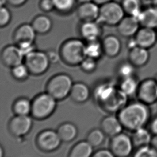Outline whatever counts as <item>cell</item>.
Masks as SVG:
<instances>
[{
  "label": "cell",
  "instance_id": "obj_40",
  "mask_svg": "<svg viewBox=\"0 0 157 157\" xmlns=\"http://www.w3.org/2000/svg\"><path fill=\"white\" fill-rule=\"evenodd\" d=\"M92 157H116L110 150L102 149L97 151Z\"/></svg>",
  "mask_w": 157,
  "mask_h": 157
},
{
  "label": "cell",
  "instance_id": "obj_43",
  "mask_svg": "<svg viewBox=\"0 0 157 157\" xmlns=\"http://www.w3.org/2000/svg\"><path fill=\"white\" fill-rule=\"evenodd\" d=\"M150 145L157 152V135H154L152 138Z\"/></svg>",
  "mask_w": 157,
  "mask_h": 157
},
{
  "label": "cell",
  "instance_id": "obj_22",
  "mask_svg": "<svg viewBox=\"0 0 157 157\" xmlns=\"http://www.w3.org/2000/svg\"><path fill=\"white\" fill-rule=\"evenodd\" d=\"M131 137L134 147L136 148L150 145L152 138L150 130H149L145 127L132 132Z\"/></svg>",
  "mask_w": 157,
  "mask_h": 157
},
{
  "label": "cell",
  "instance_id": "obj_5",
  "mask_svg": "<svg viewBox=\"0 0 157 157\" xmlns=\"http://www.w3.org/2000/svg\"><path fill=\"white\" fill-rule=\"evenodd\" d=\"M125 13L121 3L115 1L101 6L97 21L109 26H117L125 16Z\"/></svg>",
  "mask_w": 157,
  "mask_h": 157
},
{
  "label": "cell",
  "instance_id": "obj_26",
  "mask_svg": "<svg viewBox=\"0 0 157 157\" xmlns=\"http://www.w3.org/2000/svg\"><path fill=\"white\" fill-rule=\"evenodd\" d=\"M140 83L136 75L121 79L120 89L128 97L136 95Z\"/></svg>",
  "mask_w": 157,
  "mask_h": 157
},
{
  "label": "cell",
  "instance_id": "obj_14",
  "mask_svg": "<svg viewBox=\"0 0 157 157\" xmlns=\"http://www.w3.org/2000/svg\"><path fill=\"white\" fill-rule=\"evenodd\" d=\"M150 59V53L148 49L139 46L129 50L128 61L136 68H141L147 65Z\"/></svg>",
  "mask_w": 157,
  "mask_h": 157
},
{
  "label": "cell",
  "instance_id": "obj_48",
  "mask_svg": "<svg viewBox=\"0 0 157 157\" xmlns=\"http://www.w3.org/2000/svg\"><path fill=\"white\" fill-rule=\"evenodd\" d=\"M0 152H1L0 157H3V150L2 149V147H1V149H0Z\"/></svg>",
  "mask_w": 157,
  "mask_h": 157
},
{
  "label": "cell",
  "instance_id": "obj_32",
  "mask_svg": "<svg viewBox=\"0 0 157 157\" xmlns=\"http://www.w3.org/2000/svg\"><path fill=\"white\" fill-rule=\"evenodd\" d=\"M55 9L60 13H70L74 8L77 0H53Z\"/></svg>",
  "mask_w": 157,
  "mask_h": 157
},
{
  "label": "cell",
  "instance_id": "obj_20",
  "mask_svg": "<svg viewBox=\"0 0 157 157\" xmlns=\"http://www.w3.org/2000/svg\"><path fill=\"white\" fill-rule=\"evenodd\" d=\"M137 18L141 26L157 30V9L153 6L144 8Z\"/></svg>",
  "mask_w": 157,
  "mask_h": 157
},
{
  "label": "cell",
  "instance_id": "obj_38",
  "mask_svg": "<svg viewBox=\"0 0 157 157\" xmlns=\"http://www.w3.org/2000/svg\"><path fill=\"white\" fill-rule=\"evenodd\" d=\"M39 6L43 11L46 13H49L55 9L53 0H41Z\"/></svg>",
  "mask_w": 157,
  "mask_h": 157
},
{
  "label": "cell",
  "instance_id": "obj_7",
  "mask_svg": "<svg viewBox=\"0 0 157 157\" xmlns=\"http://www.w3.org/2000/svg\"><path fill=\"white\" fill-rule=\"evenodd\" d=\"M134 147L132 137L127 134L121 132L111 138L110 150L116 157H129Z\"/></svg>",
  "mask_w": 157,
  "mask_h": 157
},
{
  "label": "cell",
  "instance_id": "obj_6",
  "mask_svg": "<svg viewBox=\"0 0 157 157\" xmlns=\"http://www.w3.org/2000/svg\"><path fill=\"white\" fill-rule=\"evenodd\" d=\"M50 64L47 53L42 51L36 50L25 57V64L31 74H43L48 69Z\"/></svg>",
  "mask_w": 157,
  "mask_h": 157
},
{
  "label": "cell",
  "instance_id": "obj_41",
  "mask_svg": "<svg viewBox=\"0 0 157 157\" xmlns=\"http://www.w3.org/2000/svg\"><path fill=\"white\" fill-rule=\"evenodd\" d=\"M150 131L154 135H157V116L151 120L150 125Z\"/></svg>",
  "mask_w": 157,
  "mask_h": 157
},
{
  "label": "cell",
  "instance_id": "obj_13",
  "mask_svg": "<svg viewBox=\"0 0 157 157\" xmlns=\"http://www.w3.org/2000/svg\"><path fill=\"white\" fill-rule=\"evenodd\" d=\"M140 26L137 17L127 15L117 24V30L121 36L130 38L135 36Z\"/></svg>",
  "mask_w": 157,
  "mask_h": 157
},
{
  "label": "cell",
  "instance_id": "obj_23",
  "mask_svg": "<svg viewBox=\"0 0 157 157\" xmlns=\"http://www.w3.org/2000/svg\"><path fill=\"white\" fill-rule=\"evenodd\" d=\"M57 132L62 142L66 143L70 142L75 139L78 134L76 127L70 123L61 124L57 129Z\"/></svg>",
  "mask_w": 157,
  "mask_h": 157
},
{
  "label": "cell",
  "instance_id": "obj_21",
  "mask_svg": "<svg viewBox=\"0 0 157 157\" xmlns=\"http://www.w3.org/2000/svg\"><path fill=\"white\" fill-rule=\"evenodd\" d=\"M69 96L75 102L82 103L89 99L90 96V91L89 88L85 83H76L72 86Z\"/></svg>",
  "mask_w": 157,
  "mask_h": 157
},
{
  "label": "cell",
  "instance_id": "obj_45",
  "mask_svg": "<svg viewBox=\"0 0 157 157\" xmlns=\"http://www.w3.org/2000/svg\"><path fill=\"white\" fill-rule=\"evenodd\" d=\"M151 6L157 9V0H151Z\"/></svg>",
  "mask_w": 157,
  "mask_h": 157
},
{
  "label": "cell",
  "instance_id": "obj_24",
  "mask_svg": "<svg viewBox=\"0 0 157 157\" xmlns=\"http://www.w3.org/2000/svg\"><path fill=\"white\" fill-rule=\"evenodd\" d=\"M94 147L86 141L77 143L71 150L69 157H92Z\"/></svg>",
  "mask_w": 157,
  "mask_h": 157
},
{
  "label": "cell",
  "instance_id": "obj_18",
  "mask_svg": "<svg viewBox=\"0 0 157 157\" xmlns=\"http://www.w3.org/2000/svg\"><path fill=\"white\" fill-rule=\"evenodd\" d=\"M36 32L32 25L24 24L19 26L13 34V40L17 45L23 42H34Z\"/></svg>",
  "mask_w": 157,
  "mask_h": 157
},
{
  "label": "cell",
  "instance_id": "obj_33",
  "mask_svg": "<svg viewBox=\"0 0 157 157\" xmlns=\"http://www.w3.org/2000/svg\"><path fill=\"white\" fill-rule=\"evenodd\" d=\"M11 73L13 77L19 81L25 80L30 74L27 66L25 64L23 63L12 68Z\"/></svg>",
  "mask_w": 157,
  "mask_h": 157
},
{
  "label": "cell",
  "instance_id": "obj_34",
  "mask_svg": "<svg viewBox=\"0 0 157 157\" xmlns=\"http://www.w3.org/2000/svg\"><path fill=\"white\" fill-rule=\"evenodd\" d=\"M132 157H157V152L149 145L137 148Z\"/></svg>",
  "mask_w": 157,
  "mask_h": 157
},
{
  "label": "cell",
  "instance_id": "obj_50",
  "mask_svg": "<svg viewBox=\"0 0 157 157\" xmlns=\"http://www.w3.org/2000/svg\"></svg>",
  "mask_w": 157,
  "mask_h": 157
},
{
  "label": "cell",
  "instance_id": "obj_8",
  "mask_svg": "<svg viewBox=\"0 0 157 157\" xmlns=\"http://www.w3.org/2000/svg\"><path fill=\"white\" fill-rule=\"evenodd\" d=\"M136 96L138 101L148 106L157 101V81L155 78H147L140 81Z\"/></svg>",
  "mask_w": 157,
  "mask_h": 157
},
{
  "label": "cell",
  "instance_id": "obj_44",
  "mask_svg": "<svg viewBox=\"0 0 157 157\" xmlns=\"http://www.w3.org/2000/svg\"><path fill=\"white\" fill-rule=\"evenodd\" d=\"M113 1V0H93V2L96 3V4H98L99 6H102Z\"/></svg>",
  "mask_w": 157,
  "mask_h": 157
},
{
  "label": "cell",
  "instance_id": "obj_49",
  "mask_svg": "<svg viewBox=\"0 0 157 157\" xmlns=\"http://www.w3.org/2000/svg\"><path fill=\"white\" fill-rule=\"evenodd\" d=\"M155 80H156L157 81V75L156 76V77H155Z\"/></svg>",
  "mask_w": 157,
  "mask_h": 157
},
{
  "label": "cell",
  "instance_id": "obj_17",
  "mask_svg": "<svg viewBox=\"0 0 157 157\" xmlns=\"http://www.w3.org/2000/svg\"><path fill=\"white\" fill-rule=\"evenodd\" d=\"M101 128L106 135L111 138L121 133L123 129L118 117L112 115L106 116L102 119Z\"/></svg>",
  "mask_w": 157,
  "mask_h": 157
},
{
  "label": "cell",
  "instance_id": "obj_47",
  "mask_svg": "<svg viewBox=\"0 0 157 157\" xmlns=\"http://www.w3.org/2000/svg\"><path fill=\"white\" fill-rule=\"evenodd\" d=\"M7 2V0H0V4L1 6H5V4H6Z\"/></svg>",
  "mask_w": 157,
  "mask_h": 157
},
{
  "label": "cell",
  "instance_id": "obj_39",
  "mask_svg": "<svg viewBox=\"0 0 157 157\" xmlns=\"http://www.w3.org/2000/svg\"><path fill=\"white\" fill-rule=\"evenodd\" d=\"M47 56L48 58L50 63L56 64L59 61L60 59H61L60 53H57L56 51L54 50L48 51L47 53Z\"/></svg>",
  "mask_w": 157,
  "mask_h": 157
},
{
  "label": "cell",
  "instance_id": "obj_28",
  "mask_svg": "<svg viewBox=\"0 0 157 157\" xmlns=\"http://www.w3.org/2000/svg\"><path fill=\"white\" fill-rule=\"evenodd\" d=\"M85 51L86 57L98 60L104 53L102 42H100L99 40L87 42L86 44Z\"/></svg>",
  "mask_w": 157,
  "mask_h": 157
},
{
  "label": "cell",
  "instance_id": "obj_15",
  "mask_svg": "<svg viewBox=\"0 0 157 157\" xmlns=\"http://www.w3.org/2000/svg\"><path fill=\"white\" fill-rule=\"evenodd\" d=\"M100 7L96 3L92 2L82 3L77 9V15L83 22L97 21L98 19Z\"/></svg>",
  "mask_w": 157,
  "mask_h": 157
},
{
  "label": "cell",
  "instance_id": "obj_2",
  "mask_svg": "<svg viewBox=\"0 0 157 157\" xmlns=\"http://www.w3.org/2000/svg\"><path fill=\"white\" fill-rule=\"evenodd\" d=\"M86 44L78 39H71L67 40L60 49L61 59L70 66L81 65L86 55Z\"/></svg>",
  "mask_w": 157,
  "mask_h": 157
},
{
  "label": "cell",
  "instance_id": "obj_36",
  "mask_svg": "<svg viewBox=\"0 0 157 157\" xmlns=\"http://www.w3.org/2000/svg\"><path fill=\"white\" fill-rule=\"evenodd\" d=\"M11 15L10 10L6 6H1L0 10V26L4 27L7 26L11 21Z\"/></svg>",
  "mask_w": 157,
  "mask_h": 157
},
{
  "label": "cell",
  "instance_id": "obj_11",
  "mask_svg": "<svg viewBox=\"0 0 157 157\" xmlns=\"http://www.w3.org/2000/svg\"><path fill=\"white\" fill-rule=\"evenodd\" d=\"M134 38L137 46L149 50L157 42V30L140 26Z\"/></svg>",
  "mask_w": 157,
  "mask_h": 157
},
{
  "label": "cell",
  "instance_id": "obj_3",
  "mask_svg": "<svg viewBox=\"0 0 157 157\" xmlns=\"http://www.w3.org/2000/svg\"><path fill=\"white\" fill-rule=\"evenodd\" d=\"M73 85L72 78L68 75L57 74L48 81L47 93L56 100H63L70 95Z\"/></svg>",
  "mask_w": 157,
  "mask_h": 157
},
{
  "label": "cell",
  "instance_id": "obj_25",
  "mask_svg": "<svg viewBox=\"0 0 157 157\" xmlns=\"http://www.w3.org/2000/svg\"><path fill=\"white\" fill-rule=\"evenodd\" d=\"M31 25L36 34H45L51 31L53 24L49 17L45 15H40L33 19Z\"/></svg>",
  "mask_w": 157,
  "mask_h": 157
},
{
  "label": "cell",
  "instance_id": "obj_4",
  "mask_svg": "<svg viewBox=\"0 0 157 157\" xmlns=\"http://www.w3.org/2000/svg\"><path fill=\"white\" fill-rule=\"evenodd\" d=\"M56 101L48 93L37 96L32 102V116L37 119H47L55 111Z\"/></svg>",
  "mask_w": 157,
  "mask_h": 157
},
{
  "label": "cell",
  "instance_id": "obj_19",
  "mask_svg": "<svg viewBox=\"0 0 157 157\" xmlns=\"http://www.w3.org/2000/svg\"><path fill=\"white\" fill-rule=\"evenodd\" d=\"M104 53L107 57L114 58L119 55L122 49L120 39L114 35L106 37L102 42Z\"/></svg>",
  "mask_w": 157,
  "mask_h": 157
},
{
  "label": "cell",
  "instance_id": "obj_16",
  "mask_svg": "<svg viewBox=\"0 0 157 157\" xmlns=\"http://www.w3.org/2000/svg\"><path fill=\"white\" fill-rule=\"evenodd\" d=\"M100 26L97 21L83 22L80 28L81 36L87 42L98 40L102 33Z\"/></svg>",
  "mask_w": 157,
  "mask_h": 157
},
{
  "label": "cell",
  "instance_id": "obj_35",
  "mask_svg": "<svg viewBox=\"0 0 157 157\" xmlns=\"http://www.w3.org/2000/svg\"><path fill=\"white\" fill-rule=\"evenodd\" d=\"M80 65L84 72L90 73L96 70L97 66V60L91 58L86 57Z\"/></svg>",
  "mask_w": 157,
  "mask_h": 157
},
{
  "label": "cell",
  "instance_id": "obj_9",
  "mask_svg": "<svg viewBox=\"0 0 157 157\" xmlns=\"http://www.w3.org/2000/svg\"><path fill=\"white\" fill-rule=\"evenodd\" d=\"M62 140L57 131L47 130L39 134L36 144L39 148L45 152H52L58 149Z\"/></svg>",
  "mask_w": 157,
  "mask_h": 157
},
{
  "label": "cell",
  "instance_id": "obj_10",
  "mask_svg": "<svg viewBox=\"0 0 157 157\" xmlns=\"http://www.w3.org/2000/svg\"><path fill=\"white\" fill-rule=\"evenodd\" d=\"M32 119L29 115H16L11 119L9 128L13 136H25L30 131L32 127Z\"/></svg>",
  "mask_w": 157,
  "mask_h": 157
},
{
  "label": "cell",
  "instance_id": "obj_31",
  "mask_svg": "<svg viewBox=\"0 0 157 157\" xmlns=\"http://www.w3.org/2000/svg\"><path fill=\"white\" fill-rule=\"evenodd\" d=\"M105 134L101 129L92 130L87 136V141L94 147H99L104 142Z\"/></svg>",
  "mask_w": 157,
  "mask_h": 157
},
{
  "label": "cell",
  "instance_id": "obj_46",
  "mask_svg": "<svg viewBox=\"0 0 157 157\" xmlns=\"http://www.w3.org/2000/svg\"><path fill=\"white\" fill-rule=\"evenodd\" d=\"M77 1L80 3L81 4H82V3H85L87 2H92L93 1V0H77Z\"/></svg>",
  "mask_w": 157,
  "mask_h": 157
},
{
  "label": "cell",
  "instance_id": "obj_37",
  "mask_svg": "<svg viewBox=\"0 0 157 157\" xmlns=\"http://www.w3.org/2000/svg\"><path fill=\"white\" fill-rule=\"evenodd\" d=\"M17 45L19 47L24 57L36 50L34 42H23Z\"/></svg>",
  "mask_w": 157,
  "mask_h": 157
},
{
  "label": "cell",
  "instance_id": "obj_42",
  "mask_svg": "<svg viewBox=\"0 0 157 157\" xmlns=\"http://www.w3.org/2000/svg\"><path fill=\"white\" fill-rule=\"evenodd\" d=\"M27 0H7V2L10 6H20L23 5Z\"/></svg>",
  "mask_w": 157,
  "mask_h": 157
},
{
  "label": "cell",
  "instance_id": "obj_12",
  "mask_svg": "<svg viewBox=\"0 0 157 157\" xmlns=\"http://www.w3.org/2000/svg\"><path fill=\"white\" fill-rule=\"evenodd\" d=\"M25 57L18 45H9L4 47L1 54V59L4 65L13 68L23 63Z\"/></svg>",
  "mask_w": 157,
  "mask_h": 157
},
{
  "label": "cell",
  "instance_id": "obj_1",
  "mask_svg": "<svg viewBox=\"0 0 157 157\" xmlns=\"http://www.w3.org/2000/svg\"><path fill=\"white\" fill-rule=\"evenodd\" d=\"M150 116L149 106L138 100L127 103L119 111L117 115L123 129L132 132L145 127Z\"/></svg>",
  "mask_w": 157,
  "mask_h": 157
},
{
  "label": "cell",
  "instance_id": "obj_29",
  "mask_svg": "<svg viewBox=\"0 0 157 157\" xmlns=\"http://www.w3.org/2000/svg\"><path fill=\"white\" fill-rule=\"evenodd\" d=\"M13 110L16 115H29L31 113L32 102L26 98L18 99L13 104Z\"/></svg>",
  "mask_w": 157,
  "mask_h": 157
},
{
  "label": "cell",
  "instance_id": "obj_30",
  "mask_svg": "<svg viewBox=\"0 0 157 157\" xmlns=\"http://www.w3.org/2000/svg\"><path fill=\"white\" fill-rule=\"evenodd\" d=\"M136 69L137 68L128 60L119 65L117 69V73L120 78L123 79L136 75Z\"/></svg>",
  "mask_w": 157,
  "mask_h": 157
},
{
  "label": "cell",
  "instance_id": "obj_27",
  "mask_svg": "<svg viewBox=\"0 0 157 157\" xmlns=\"http://www.w3.org/2000/svg\"><path fill=\"white\" fill-rule=\"evenodd\" d=\"M120 3L126 15L137 18L144 8L142 0H121Z\"/></svg>",
  "mask_w": 157,
  "mask_h": 157
}]
</instances>
